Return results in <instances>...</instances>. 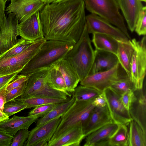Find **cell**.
Segmentation results:
<instances>
[{"instance_id":"obj_24","label":"cell","mask_w":146,"mask_h":146,"mask_svg":"<svg viewBox=\"0 0 146 146\" xmlns=\"http://www.w3.org/2000/svg\"><path fill=\"white\" fill-rule=\"evenodd\" d=\"M118 46L117 56L119 63L130 78L131 62L133 48L130 39L127 42L117 40Z\"/></svg>"},{"instance_id":"obj_15","label":"cell","mask_w":146,"mask_h":146,"mask_svg":"<svg viewBox=\"0 0 146 146\" xmlns=\"http://www.w3.org/2000/svg\"><path fill=\"white\" fill-rule=\"evenodd\" d=\"M134 97L129 110L133 120L146 133V98L145 88L134 91Z\"/></svg>"},{"instance_id":"obj_20","label":"cell","mask_w":146,"mask_h":146,"mask_svg":"<svg viewBox=\"0 0 146 146\" xmlns=\"http://www.w3.org/2000/svg\"><path fill=\"white\" fill-rule=\"evenodd\" d=\"M85 137L80 122L57 139L48 141L47 146H79Z\"/></svg>"},{"instance_id":"obj_14","label":"cell","mask_w":146,"mask_h":146,"mask_svg":"<svg viewBox=\"0 0 146 146\" xmlns=\"http://www.w3.org/2000/svg\"><path fill=\"white\" fill-rule=\"evenodd\" d=\"M19 36L26 40L35 41L44 38L38 11L18 25Z\"/></svg>"},{"instance_id":"obj_46","label":"cell","mask_w":146,"mask_h":146,"mask_svg":"<svg viewBox=\"0 0 146 146\" xmlns=\"http://www.w3.org/2000/svg\"><path fill=\"white\" fill-rule=\"evenodd\" d=\"M48 143V142L46 140L42 139L36 142L33 146H47Z\"/></svg>"},{"instance_id":"obj_49","label":"cell","mask_w":146,"mask_h":146,"mask_svg":"<svg viewBox=\"0 0 146 146\" xmlns=\"http://www.w3.org/2000/svg\"><path fill=\"white\" fill-rule=\"evenodd\" d=\"M44 1L46 3H48L50 0H42Z\"/></svg>"},{"instance_id":"obj_40","label":"cell","mask_w":146,"mask_h":146,"mask_svg":"<svg viewBox=\"0 0 146 146\" xmlns=\"http://www.w3.org/2000/svg\"><path fill=\"white\" fill-rule=\"evenodd\" d=\"M134 97V91L131 90L126 92L121 96V99L122 103L128 111Z\"/></svg>"},{"instance_id":"obj_23","label":"cell","mask_w":146,"mask_h":146,"mask_svg":"<svg viewBox=\"0 0 146 146\" xmlns=\"http://www.w3.org/2000/svg\"><path fill=\"white\" fill-rule=\"evenodd\" d=\"M118 125L114 123L107 124L86 137L84 146H95L98 143L110 138L117 129Z\"/></svg>"},{"instance_id":"obj_1","label":"cell","mask_w":146,"mask_h":146,"mask_svg":"<svg viewBox=\"0 0 146 146\" xmlns=\"http://www.w3.org/2000/svg\"><path fill=\"white\" fill-rule=\"evenodd\" d=\"M44 37L76 43L86 25L84 0L46 3L39 11Z\"/></svg>"},{"instance_id":"obj_22","label":"cell","mask_w":146,"mask_h":146,"mask_svg":"<svg viewBox=\"0 0 146 146\" xmlns=\"http://www.w3.org/2000/svg\"><path fill=\"white\" fill-rule=\"evenodd\" d=\"M54 64L58 68L64 80L67 91L73 93L80 82V79L72 65L65 58L57 61Z\"/></svg>"},{"instance_id":"obj_6","label":"cell","mask_w":146,"mask_h":146,"mask_svg":"<svg viewBox=\"0 0 146 146\" xmlns=\"http://www.w3.org/2000/svg\"><path fill=\"white\" fill-rule=\"evenodd\" d=\"M48 68L36 71L29 76L26 87L20 98H26L34 97H44L68 99L64 93L52 88L46 80Z\"/></svg>"},{"instance_id":"obj_10","label":"cell","mask_w":146,"mask_h":146,"mask_svg":"<svg viewBox=\"0 0 146 146\" xmlns=\"http://www.w3.org/2000/svg\"><path fill=\"white\" fill-rule=\"evenodd\" d=\"M103 92L111 117L113 123L117 125H128L132 120L129 111L123 105L121 96L110 87Z\"/></svg>"},{"instance_id":"obj_17","label":"cell","mask_w":146,"mask_h":146,"mask_svg":"<svg viewBox=\"0 0 146 146\" xmlns=\"http://www.w3.org/2000/svg\"><path fill=\"white\" fill-rule=\"evenodd\" d=\"M112 123L107 105L103 107H95L82 127L84 134L86 137L101 127Z\"/></svg>"},{"instance_id":"obj_27","label":"cell","mask_w":146,"mask_h":146,"mask_svg":"<svg viewBox=\"0 0 146 146\" xmlns=\"http://www.w3.org/2000/svg\"><path fill=\"white\" fill-rule=\"evenodd\" d=\"M129 125L128 146H146V133L133 120H132Z\"/></svg>"},{"instance_id":"obj_33","label":"cell","mask_w":146,"mask_h":146,"mask_svg":"<svg viewBox=\"0 0 146 146\" xmlns=\"http://www.w3.org/2000/svg\"><path fill=\"white\" fill-rule=\"evenodd\" d=\"M35 41L29 40L21 37L12 47L0 55V60L13 56L22 52Z\"/></svg>"},{"instance_id":"obj_43","label":"cell","mask_w":146,"mask_h":146,"mask_svg":"<svg viewBox=\"0 0 146 146\" xmlns=\"http://www.w3.org/2000/svg\"><path fill=\"white\" fill-rule=\"evenodd\" d=\"M92 104L95 107H103L106 105V100L103 92L94 99Z\"/></svg>"},{"instance_id":"obj_36","label":"cell","mask_w":146,"mask_h":146,"mask_svg":"<svg viewBox=\"0 0 146 146\" xmlns=\"http://www.w3.org/2000/svg\"><path fill=\"white\" fill-rule=\"evenodd\" d=\"M30 131L27 129L19 130L14 135L10 146H23L27 139Z\"/></svg>"},{"instance_id":"obj_5","label":"cell","mask_w":146,"mask_h":146,"mask_svg":"<svg viewBox=\"0 0 146 146\" xmlns=\"http://www.w3.org/2000/svg\"><path fill=\"white\" fill-rule=\"evenodd\" d=\"M85 8L120 29L130 39V36L116 0H84Z\"/></svg>"},{"instance_id":"obj_3","label":"cell","mask_w":146,"mask_h":146,"mask_svg":"<svg viewBox=\"0 0 146 146\" xmlns=\"http://www.w3.org/2000/svg\"><path fill=\"white\" fill-rule=\"evenodd\" d=\"M89 34L86 25L79 40L65 58L75 70L80 81L88 75L94 58V50Z\"/></svg>"},{"instance_id":"obj_51","label":"cell","mask_w":146,"mask_h":146,"mask_svg":"<svg viewBox=\"0 0 146 146\" xmlns=\"http://www.w3.org/2000/svg\"><path fill=\"white\" fill-rule=\"evenodd\" d=\"M7 1H9V0H6Z\"/></svg>"},{"instance_id":"obj_4","label":"cell","mask_w":146,"mask_h":146,"mask_svg":"<svg viewBox=\"0 0 146 146\" xmlns=\"http://www.w3.org/2000/svg\"><path fill=\"white\" fill-rule=\"evenodd\" d=\"M93 100L84 101L75 100L66 112L61 117L60 123L50 141L59 137L79 122L82 123L83 127L95 107L92 104Z\"/></svg>"},{"instance_id":"obj_41","label":"cell","mask_w":146,"mask_h":146,"mask_svg":"<svg viewBox=\"0 0 146 146\" xmlns=\"http://www.w3.org/2000/svg\"><path fill=\"white\" fill-rule=\"evenodd\" d=\"M13 136L0 130V146H10Z\"/></svg>"},{"instance_id":"obj_25","label":"cell","mask_w":146,"mask_h":146,"mask_svg":"<svg viewBox=\"0 0 146 146\" xmlns=\"http://www.w3.org/2000/svg\"><path fill=\"white\" fill-rule=\"evenodd\" d=\"M92 34V42L95 49L108 51L117 55L118 46L117 40L105 34L98 33Z\"/></svg>"},{"instance_id":"obj_42","label":"cell","mask_w":146,"mask_h":146,"mask_svg":"<svg viewBox=\"0 0 146 146\" xmlns=\"http://www.w3.org/2000/svg\"><path fill=\"white\" fill-rule=\"evenodd\" d=\"M16 72L0 76V90L7 86L18 74Z\"/></svg>"},{"instance_id":"obj_13","label":"cell","mask_w":146,"mask_h":146,"mask_svg":"<svg viewBox=\"0 0 146 146\" xmlns=\"http://www.w3.org/2000/svg\"><path fill=\"white\" fill-rule=\"evenodd\" d=\"M46 3L42 0H11L5 11L7 14H15L20 23L39 11Z\"/></svg>"},{"instance_id":"obj_47","label":"cell","mask_w":146,"mask_h":146,"mask_svg":"<svg viewBox=\"0 0 146 146\" xmlns=\"http://www.w3.org/2000/svg\"><path fill=\"white\" fill-rule=\"evenodd\" d=\"M9 118V117L0 110V123Z\"/></svg>"},{"instance_id":"obj_16","label":"cell","mask_w":146,"mask_h":146,"mask_svg":"<svg viewBox=\"0 0 146 146\" xmlns=\"http://www.w3.org/2000/svg\"><path fill=\"white\" fill-rule=\"evenodd\" d=\"M60 118L57 117L40 125H36L30 131L24 145L33 146L36 142L42 139L49 141L60 123Z\"/></svg>"},{"instance_id":"obj_50","label":"cell","mask_w":146,"mask_h":146,"mask_svg":"<svg viewBox=\"0 0 146 146\" xmlns=\"http://www.w3.org/2000/svg\"><path fill=\"white\" fill-rule=\"evenodd\" d=\"M139 0L140 1H141V2L143 1L145 2L146 1V0Z\"/></svg>"},{"instance_id":"obj_29","label":"cell","mask_w":146,"mask_h":146,"mask_svg":"<svg viewBox=\"0 0 146 146\" xmlns=\"http://www.w3.org/2000/svg\"><path fill=\"white\" fill-rule=\"evenodd\" d=\"M20 101L27 105L26 109L35 108L37 106L46 104L59 103L68 101L70 99H65L44 97H34L29 98L20 97L15 99Z\"/></svg>"},{"instance_id":"obj_39","label":"cell","mask_w":146,"mask_h":146,"mask_svg":"<svg viewBox=\"0 0 146 146\" xmlns=\"http://www.w3.org/2000/svg\"><path fill=\"white\" fill-rule=\"evenodd\" d=\"M29 76L24 75L18 74L16 77L6 86L7 91L19 86L23 82L26 81Z\"/></svg>"},{"instance_id":"obj_28","label":"cell","mask_w":146,"mask_h":146,"mask_svg":"<svg viewBox=\"0 0 146 146\" xmlns=\"http://www.w3.org/2000/svg\"><path fill=\"white\" fill-rule=\"evenodd\" d=\"M76 100L75 96L72 97L68 101L58 103L44 117L38 119L36 125H39L57 117H61L68 110Z\"/></svg>"},{"instance_id":"obj_9","label":"cell","mask_w":146,"mask_h":146,"mask_svg":"<svg viewBox=\"0 0 146 146\" xmlns=\"http://www.w3.org/2000/svg\"><path fill=\"white\" fill-rule=\"evenodd\" d=\"M125 71L119 63L109 70L86 76L81 81V85L103 92L119 80Z\"/></svg>"},{"instance_id":"obj_44","label":"cell","mask_w":146,"mask_h":146,"mask_svg":"<svg viewBox=\"0 0 146 146\" xmlns=\"http://www.w3.org/2000/svg\"><path fill=\"white\" fill-rule=\"evenodd\" d=\"M6 0H0V31L1 29L4 17Z\"/></svg>"},{"instance_id":"obj_48","label":"cell","mask_w":146,"mask_h":146,"mask_svg":"<svg viewBox=\"0 0 146 146\" xmlns=\"http://www.w3.org/2000/svg\"><path fill=\"white\" fill-rule=\"evenodd\" d=\"M70 0H50L48 3H58Z\"/></svg>"},{"instance_id":"obj_34","label":"cell","mask_w":146,"mask_h":146,"mask_svg":"<svg viewBox=\"0 0 146 146\" xmlns=\"http://www.w3.org/2000/svg\"><path fill=\"white\" fill-rule=\"evenodd\" d=\"M27 105L23 102L15 99L6 103L3 112L9 117L27 108Z\"/></svg>"},{"instance_id":"obj_30","label":"cell","mask_w":146,"mask_h":146,"mask_svg":"<svg viewBox=\"0 0 146 146\" xmlns=\"http://www.w3.org/2000/svg\"><path fill=\"white\" fill-rule=\"evenodd\" d=\"M118 128L108 139L109 146H127L128 130L127 126L118 125Z\"/></svg>"},{"instance_id":"obj_37","label":"cell","mask_w":146,"mask_h":146,"mask_svg":"<svg viewBox=\"0 0 146 146\" xmlns=\"http://www.w3.org/2000/svg\"><path fill=\"white\" fill-rule=\"evenodd\" d=\"M57 104H46L36 107L29 112L28 115H35L39 117H42L48 113Z\"/></svg>"},{"instance_id":"obj_26","label":"cell","mask_w":146,"mask_h":146,"mask_svg":"<svg viewBox=\"0 0 146 146\" xmlns=\"http://www.w3.org/2000/svg\"><path fill=\"white\" fill-rule=\"evenodd\" d=\"M47 82L53 89L65 94L70 97L71 94L67 90L62 75L58 68L54 64L48 68L46 77Z\"/></svg>"},{"instance_id":"obj_31","label":"cell","mask_w":146,"mask_h":146,"mask_svg":"<svg viewBox=\"0 0 146 146\" xmlns=\"http://www.w3.org/2000/svg\"><path fill=\"white\" fill-rule=\"evenodd\" d=\"M92 88L82 85L77 86L73 93L78 101H87L93 100L102 93Z\"/></svg>"},{"instance_id":"obj_45","label":"cell","mask_w":146,"mask_h":146,"mask_svg":"<svg viewBox=\"0 0 146 146\" xmlns=\"http://www.w3.org/2000/svg\"><path fill=\"white\" fill-rule=\"evenodd\" d=\"M6 87V86L0 90V110L2 112H3L4 106L5 103L7 92Z\"/></svg>"},{"instance_id":"obj_2","label":"cell","mask_w":146,"mask_h":146,"mask_svg":"<svg viewBox=\"0 0 146 146\" xmlns=\"http://www.w3.org/2000/svg\"><path fill=\"white\" fill-rule=\"evenodd\" d=\"M75 44L55 40H46L36 54L18 74L27 76L38 70L48 68L65 58Z\"/></svg>"},{"instance_id":"obj_8","label":"cell","mask_w":146,"mask_h":146,"mask_svg":"<svg viewBox=\"0 0 146 146\" xmlns=\"http://www.w3.org/2000/svg\"><path fill=\"white\" fill-rule=\"evenodd\" d=\"M130 40L133 48L130 78L136 89H141L143 87L146 74V36L140 41L134 38Z\"/></svg>"},{"instance_id":"obj_52","label":"cell","mask_w":146,"mask_h":146,"mask_svg":"<svg viewBox=\"0 0 146 146\" xmlns=\"http://www.w3.org/2000/svg\"></svg>"},{"instance_id":"obj_7","label":"cell","mask_w":146,"mask_h":146,"mask_svg":"<svg viewBox=\"0 0 146 146\" xmlns=\"http://www.w3.org/2000/svg\"><path fill=\"white\" fill-rule=\"evenodd\" d=\"M46 40L44 37L38 39L20 54L0 60V76L19 73L38 52Z\"/></svg>"},{"instance_id":"obj_35","label":"cell","mask_w":146,"mask_h":146,"mask_svg":"<svg viewBox=\"0 0 146 146\" xmlns=\"http://www.w3.org/2000/svg\"><path fill=\"white\" fill-rule=\"evenodd\" d=\"M134 31L139 36L146 34V7L143 6L139 15Z\"/></svg>"},{"instance_id":"obj_32","label":"cell","mask_w":146,"mask_h":146,"mask_svg":"<svg viewBox=\"0 0 146 146\" xmlns=\"http://www.w3.org/2000/svg\"><path fill=\"white\" fill-rule=\"evenodd\" d=\"M110 87L120 96L129 90L134 91L136 90L134 84L126 73Z\"/></svg>"},{"instance_id":"obj_18","label":"cell","mask_w":146,"mask_h":146,"mask_svg":"<svg viewBox=\"0 0 146 146\" xmlns=\"http://www.w3.org/2000/svg\"><path fill=\"white\" fill-rule=\"evenodd\" d=\"M126 20L128 28L133 32L139 13L143 7L139 0H116Z\"/></svg>"},{"instance_id":"obj_38","label":"cell","mask_w":146,"mask_h":146,"mask_svg":"<svg viewBox=\"0 0 146 146\" xmlns=\"http://www.w3.org/2000/svg\"><path fill=\"white\" fill-rule=\"evenodd\" d=\"M27 81L18 87L7 91L5 103L21 96L23 95L26 87Z\"/></svg>"},{"instance_id":"obj_21","label":"cell","mask_w":146,"mask_h":146,"mask_svg":"<svg viewBox=\"0 0 146 146\" xmlns=\"http://www.w3.org/2000/svg\"><path fill=\"white\" fill-rule=\"evenodd\" d=\"M39 118L35 115L20 117L14 115L12 117L0 123V130L13 136L20 129H28L31 125Z\"/></svg>"},{"instance_id":"obj_19","label":"cell","mask_w":146,"mask_h":146,"mask_svg":"<svg viewBox=\"0 0 146 146\" xmlns=\"http://www.w3.org/2000/svg\"><path fill=\"white\" fill-rule=\"evenodd\" d=\"M94 52V60L88 75L109 70L119 63L116 55L113 53L97 49Z\"/></svg>"},{"instance_id":"obj_11","label":"cell","mask_w":146,"mask_h":146,"mask_svg":"<svg viewBox=\"0 0 146 146\" xmlns=\"http://www.w3.org/2000/svg\"><path fill=\"white\" fill-rule=\"evenodd\" d=\"M86 21L89 33L105 34L122 41L127 42L129 40L120 29L96 15L91 13L87 15L86 16Z\"/></svg>"},{"instance_id":"obj_12","label":"cell","mask_w":146,"mask_h":146,"mask_svg":"<svg viewBox=\"0 0 146 146\" xmlns=\"http://www.w3.org/2000/svg\"><path fill=\"white\" fill-rule=\"evenodd\" d=\"M19 20L12 13L4 17L0 31V55L15 44L18 41L19 36L18 25Z\"/></svg>"}]
</instances>
